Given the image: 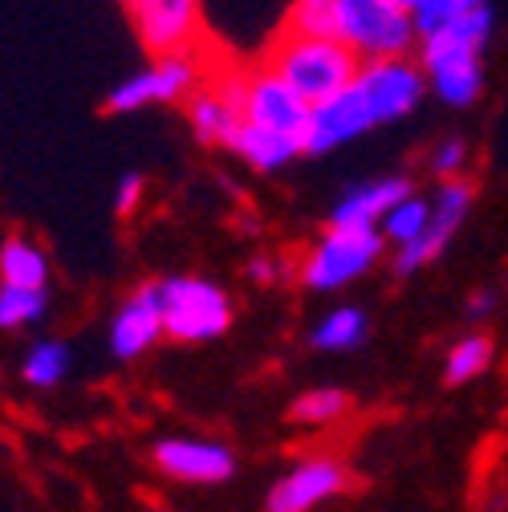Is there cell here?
I'll return each mask as SVG.
<instances>
[{"instance_id": "obj_6", "label": "cell", "mask_w": 508, "mask_h": 512, "mask_svg": "<svg viewBox=\"0 0 508 512\" xmlns=\"http://www.w3.org/2000/svg\"><path fill=\"white\" fill-rule=\"evenodd\" d=\"M196 86H200V61L192 53H171V57H155L135 78L118 82L106 106L114 114H131V110L159 106V102H183L196 94Z\"/></svg>"}, {"instance_id": "obj_22", "label": "cell", "mask_w": 508, "mask_h": 512, "mask_svg": "<svg viewBox=\"0 0 508 512\" xmlns=\"http://www.w3.org/2000/svg\"><path fill=\"white\" fill-rule=\"evenodd\" d=\"M488 366H492V338L468 334L448 350V358H443V382H448V387H464V382L480 378Z\"/></svg>"}, {"instance_id": "obj_26", "label": "cell", "mask_w": 508, "mask_h": 512, "mask_svg": "<svg viewBox=\"0 0 508 512\" xmlns=\"http://www.w3.org/2000/svg\"><path fill=\"white\" fill-rule=\"evenodd\" d=\"M49 309L45 289H13L0 285V330H25L37 326Z\"/></svg>"}, {"instance_id": "obj_31", "label": "cell", "mask_w": 508, "mask_h": 512, "mask_svg": "<svg viewBox=\"0 0 508 512\" xmlns=\"http://www.w3.org/2000/svg\"><path fill=\"white\" fill-rule=\"evenodd\" d=\"M248 277L257 281V285H273L281 277V269H277V261H269V256H257V261L248 265Z\"/></svg>"}, {"instance_id": "obj_16", "label": "cell", "mask_w": 508, "mask_h": 512, "mask_svg": "<svg viewBox=\"0 0 508 512\" xmlns=\"http://www.w3.org/2000/svg\"><path fill=\"white\" fill-rule=\"evenodd\" d=\"M492 37V9H476L468 17H456L443 29L427 33L419 41V61H435V57H480L484 45Z\"/></svg>"}, {"instance_id": "obj_29", "label": "cell", "mask_w": 508, "mask_h": 512, "mask_svg": "<svg viewBox=\"0 0 508 512\" xmlns=\"http://www.w3.org/2000/svg\"><path fill=\"white\" fill-rule=\"evenodd\" d=\"M143 191H147V179H143L139 171H126V175L118 179V187H114V208H118V216H131V212L139 208V200H143Z\"/></svg>"}, {"instance_id": "obj_13", "label": "cell", "mask_w": 508, "mask_h": 512, "mask_svg": "<svg viewBox=\"0 0 508 512\" xmlns=\"http://www.w3.org/2000/svg\"><path fill=\"white\" fill-rule=\"evenodd\" d=\"M374 126H378V122H374L370 106H366L362 94L350 86V90H342L338 98L313 106V114H309V135H305V151H309V155H330V151H338V147H346V143L370 135Z\"/></svg>"}, {"instance_id": "obj_28", "label": "cell", "mask_w": 508, "mask_h": 512, "mask_svg": "<svg viewBox=\"0 0 508 512\" xmlns=\"http://www.w3.org/2000/svg\"><path fill=\"white\" fill-rule=\"evenodd\" d=\"M464 167H468V143H464V139H443V143L431 151V171H435L443 183L460 179Z\"/></svg>"}, {"instance_id": "obj_27", "label": "cell", "mask_w": 508, "mask_h": 512, "mask_svg": "<svg viewBox=\"0 0 508 512\" xmlns=\"http://www.w3.org/2000/svg\"><path fill=\"white\" fill-rule=\"evenodd\" d=\"M476 9H488V0H415L411 5V17H415V29H419V41L435 29H443L456 17H468Z\"/></svg>"}, {"instance_id": "obj_17", "label": "cell", "mask_w": 508, "mask_h": 512, "mask_svg": "<svg viewBox=\"0 0 508 512\" xmlns=\"http://www.w3.org/2000/svg\"><path fill=\"white\" fill-rule=\"evenodd\" d=\"M427 74V90H435L439 102H448L456 110L472 106L484 90V66L480 57H435V61H419Z\"/></svg>"}, {"instance_id": "obj_19", "label": "cell", "mask_w": 508, "mask_h": 512, "mask_svg": "<svg viewBox=\"0 0 508 512\" xmlns=\"http://www.w3.org/2000/svg\"><path fill=\"white\" fill-rule=\"evenodd\" d=\"M366 334H370L366 313L358 305H338L309 330V346L322 354H346V350H358L366 342Z\"/></svg>"}, {"instance_id": "obj_25", "label": "cell", "mask_w": 508, "mask_h": 512, "mask_svg": "<svg viewBox=\"0 0 508 512\" xmlns=\"http://www.w3.org/2000/svg\"><path fill=\"white\" fill-rule=\"evenodd\" d=\"M427 224H431V200H423V196H411L407 200H399L395 208H391V216L383 220V240H391L395 248H407V244H415L423 232H427Z\"/></svg>"}, {"instance_id": "obj_3", "label": "cell", "mask_w": 508, "mask_h": 512, "mask_svg": "<svg viewBox=\"0 0 508 512\" xmlns=\"http://www.w3.org/2000/svg\"><path fill=\"white\" fill-rule=\"evenodd\" d=\"M163 334L175 342H212L232 326V297L204 277H167L159 281Z\"/></svg>"}, {"instance_id": "obj_21", "label": "cell", "mask_w": 508, "mask_h": 512, "mask_svg": "<svg viewBox=\"0 0 508 512\" xmlns=\"http://www.w3.org/2000/svg\"><path fill=\"white\" fill-rule=\"evenodd\" d=\"M70 366H74V354H70L66 342L61 338H41V342L29 346V354L21 362V378L37 391H53V387L66 382Z\"/></svg>"}, {"instance_id": "obj_7", "label": "cell", "mask_w": 508, "mask_h": 512, "mask_svg": "<svg viewBox=\"0 0 508 512\" xmlns=\"http://www.w3.org/2000/svg\"><path fill=\"white\" fill-rule=\"evenodd\" d=\"M309 114L313 106L293 86H285L273 70H257L244 78V122L248 126H261V131H273L305 147Z\"/></svg>"}, {"instance_id": "obj_20", "label": "cell", "mask_w": 508, "mask_h": 512, "mask_svg": "<svg viewBox=\"0 0 508 512\" xmlns=\"http://www.w3.org/2000/svg\"><path fill=\"white\" fill-rule=\"evenodd\" d=\"M232 151L248 163V167H257V171H281L289 159H297L305 147L293 143V139H281L273 131H261V126H240V135L232 143Z\"/></svg>"}, {"instance_id": "obj_23", "label": "cell", "mask_w": 508, "mask_h": 512, "mask_svg": "<svg viewBox=\"0 0 508 512\" xmlns=\"http://www.w3.org/2000/svg\"><path fill=\"white\" fill-rule=\"evenodd\" d=\"M285 33L293 37H322L338 41V0H293Z\"/></svg>"}, {"instance_id": "obj_30", "label": "cell", "mask_w": 508, "mask_h": 512, "mask_svg": "<svg viewBox=\"0 0 508 512\" xmlns=\"http://www.w3.org/2000/svg\"><path fill=\"white\" fill-rule=\"evenodd\" d=\"M496 301H500V297H496L492 289H480V293L468 301V309H464V313H468V322H488L492 309H496Z\"/></svg>"}, {"instance_id": "obj_18", "label": "cell", "mask_w": 508, "mask_h": 512, "mask_svg": "<svg viewBox=\"0 0 508 512\" xmlns=\"http://www.w3.org/2000/svg\"><path fill=\"white\" fill-rule=\"evenodd\" d=\"M0 285L13 289H45L49 285V256L25 236H9L0 244Z\"/></svg>"}, {"instance_id": "obj_15", "label": "cell", "mask_w": 508, "mask_h": 512, "mask_svg": "<svg viewBox=\"0 0 508 512\" xmlns=\"http://www.w3.org/2000/svg\"><path fill=\"white\" fill-rule=\"evenodd\" d=\"M411 196V183L399 175H383V179H366L346 187L330 208V228H383V220L391 216V208L399 200Z\"/></svg>"}, {"instance_id": "obj_5", "label": "cell", "mask_w": 508, "mask_h": 512, "mask_svg": "<svg viewBox=\"0 0 508 512\" xmlns=\"http://www.w3.org/2000/svg\"><path fill=\"white\" fill-rule=\"evenodd\" d=\"M354 90L370 106L374 122H399L415 114V106L427 94V74L419 61L411 57H391V61H362V70L354 78Z\"/></svg>"}, {"instance_id": "obj_4", "label": "cell", "mask_w": 508, "mask_h": 512, "mask_svg": "<svg viewBox=\"0 0 508 512\" xmlns=\"http://www.w3.org/2000/svg\"><path fill=\"white\" fill-rule=\"evenodd\" d=\"M383 256V232L378 228H330L301 261V285L313 293H338L366 277Z\"/></svg>"}, {"instance_id": "obj_24", "label": "cell", "mask_w": 508, "mask_h": 512, "mask_svg": "<svg viewBox=\"0 0 508 512\" xmlns=\"http://www.w3.org/2000/svg\"><path fill=\"white\" fill-rule=\"evenodd\" d=\"M346 411H350V395L338 391V387L305 391V395H297L293 407H289L293 423H301V427H326V423H338Z\"/></svg>"}, {"instance_id": "obj_11", "label": "cell", "mask_w": 508, "mask_h": 512, "mask_svg": "<svg viewBox=\"0 0 508 512\" xmlns=\"http://www.w3.org/2000/svg\"><path fill=\"white\" fill-rule=\"evenodd\" d=\"M131 17L155 57L192 53V41L200 33V0H135Z\"/></svg>"}, {"instance_id": "obj_8", "label": "cell", "mask_w": 508, "mask_h": 512, "mask_svg": "<svg viewBox=\"0 0 508 512\" xmlns=\"http://www.w3.org/2000/svg\"><path fill=\"white\" fill-rule=\"evenodd\" d=\"M350 488V472L338 456H305L265 492V512H313Z\"/></svg>"}, {"instance_id": "obj_12", "label": "cell", "mask_w": 508, "mask_h": 512, "mask_svg": "<svg viewBox=\"0 0 508 512\" xmlns=\"http://www.w3.org/2000/svg\"><path fill=\"white\" fill-rule=\"evenodd\" d=\"M187 122H192L200 143L232 151L244 126V78H220L208 90H196L187 102Z\"/></svg>"}, {"instance_id": "obj_2", "label": "cell", "mask_w": 508, "mask_h": 512, "mask_svg": "<svg viewBox=\"0 0 508 512\" xmlns=\"http://www.w3.org/2000/svg\"><path fill=\"white\" fill-rule=\"evenodd\" d=\"M338 41L358 61H391L411 53L419 29L395 0H338Z\"/></svg>"}, {"instance_id": "obj_32", "label": "cell", "mask_w": 508, "mask_h": 512, "mask_svg": "<svg viewBox=\"0 0 508 512\" xmlns=\"http://www.w3.org/2000/svg\"><path fill=\"white\" fill-rule=\"evenodd\" d=\"M395 5H403V9H411V5H415V0H395Z\"/></svg>"}, {"instance_id": "obj_10", "label": "cell", "mask_w": 508, "mask_h": 512, "mask_svg": "<svg viewBox=\"0 0 508 512\" xmlns=\"http://www.w3.org/2000/svg\"><path fill=\"white\" fill-rule=\"evenodd\" d=\"M472 208V183L468 179H452V183H439L435 191V200H431V224L427 232L407 244V248H395V273H419L423 265H431L435 256L448 248V240L456 236V228L464 224Z\"/></svg>"}, {"instance_id": "obj_1", "label": "cell", "mask_w": 508, "mask_h": 512, "mask_svg": "<svg viewBox=\"0 0 508 512\" xmlns=\"http://www.w3.org/2000/svg\"><path fill=\"white\" fill-rule=\"evenodd\" d=\"M269 70L293 86L309 106L330 102L342 90L354 86L362 61L342 45V41H322V37H293L285 33L269 49Z\"/></svg>"}, {"instance_id": "obj_14", "label": "cell", "mask_w": 508, "mask_h": 512, "mask_svg": "<svg viewBox=\"0 0 508 512\" xmlns=\"http://www.w3.org/2000/svg\"><path fill=\"white\" fill-rule=\"evenodd\" d=\"M163 338V305H159V285H143L118 305L110 317V354L118 362H131L147 354Z\"/></svg>"}, {"instance_id": "obj_9", "label": "cell", "mask_w": 508, "mask_h": 512, "mask_svg": "<svg viewBox=\"0 0 508 512\" xmlns=\"http://www.w3.org/2000/svg\"><path fill=\"white\" fill-rule=\"evenodd\" d=\"M151 464L179 484H224L236 476V452L220 439L171 435L151 447Z\"/></svg>"}]
</instances>
